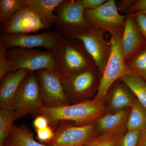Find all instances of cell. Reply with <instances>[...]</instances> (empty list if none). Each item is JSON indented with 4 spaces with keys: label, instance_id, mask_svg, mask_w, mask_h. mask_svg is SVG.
Masks as SVG:
<instances>
[{
    "label": "cell",
    "instance_id": "4fadbf2b",
    "mask_svg": "<svg viewBox=\"0 0 146 146\" xmlns=\"http://www.w3.org/2000/svg\"><path fill=\"white\" fill-rule=\"evenodd\" d=\"M46 29L33 9L25 5L21 7L1 29L4 35L32 33Z\"/></svg>",
    "mask_w": 146,
    "mask_h": 146
},
{
    "label": "cell",
    "instance_id": "6da1fadb",
    "mask_svg": "<svg viewBox=\"0 0 146 146\" xmlns=\"http://www.w3.org/2000/svg\"><path fill=\"white\" fill-rule=\"evenodd\" d=\"M55 58L54 72L60 78L97 68L82 42L62 37L52 51Z\"/></svg>",
    "mask_w": 146,
    "mask_h": 146
},
{
    "label": "cell",
    "instance_id": "4316f807",
    "mask_svg": "<svg viewBox=\"0 0 146 146\" xmlns=\"http://www.w3.org/2000/svg\"><path fill=\"white\" fill-rule=\"evenodd\" d=\"M7 49L4 45L0 44V81L12 70V64L7 56Z\"/></svg>",
    "mask_w": 146,
    "mask_h": 146
},
{
    "label": "cell",
    "instance_id": "52a82bcc",
    "mask_svg": "<svg viewBox=\"0 0 146 146\" xmlns=\"http://www.w3.org/2000/svg\"><path fill=\"white\" fill-rule=\"evenodd\" d=\"M67 98L75 104L89 100L96 92L100 76L97 68L84 72L60 78Z\"/></svg>",
    "mask_w": 146,
    "mask_h": 146
},
{
    "label": "cell",
    "instance_id": "cb8c5ba5",
    "mask_svg": "<svg viewBox=\"0 0 146 146\" xmlns=\"http://www.w3.org/2000/svg\"><path fill=\"white\" fill-rule=\"evenodd\" d=\"M13 110L0 109V146H3L16 121Z\"/></svg>",
    "mask_w": 146,
    "mask_h": 146
},
{
    "label": "cell",
    "instance_id": "7c38bea8",
    "mask_svg": "<svg viewBox=\"0 0 146 146\" xmlns=\"http://www.w3.org/2000/svg\"><path fill=\"white\" fill-rule=\"evenodd\" d=\"M44 106L59 107L70 104L59 76L55 72L42 70L35 72Z\"/></svg>",
    "mask_w": 146,
    "mask_h": 146
},
{
    "label": "cell",
    "instance_id": "836d02e7",
    "mask_svg": "<svg viewBox=\"0 0 146 146\" xmlns=\"http://www.w3.org/2000/svg\"><path fill=\"white\" fill-rule=\"evenodd\" d=\"M138 146H146V129L142 132Z\"/></svg>",
    "mask_w": 146,
    "mask_h": 146
},
{
    "label": "cell",
    "instance_id": "8992f818",
    "mask_svg": "<svg viewBox=\"0 0 146 146\" xmlns=\"http://www.w3.org/2000/svg\"><path fill=\"white\" fill-rule=\"evenodd\" d=\"M43 106L36 73L31 72L22 82L14 98L13 110L15 119L29 114L36 115Z\"/></svg>",
    "mask_w": 146,
    "mask_h": 146
},
{
    "label": "cell",
    "instance_id": "277c9868",
    "mask_svg": "<svg viewBox=\"0 0 146 146\" xmlns=\"http://www.w3.org/2000/svg\"><path fill=\"white\" fill-rule=\"evenodd\" d=\"M7 56L12 64L11 72L21 69L34 72L42 70L54 72L55 58L52 51L14 48L7 49Z\"/></svg>",
    "mask_w": 146,
    "mask_h": 146
},
{
    "label": "cell",
    "instance_id": "603a6c76",
    "mask_svg": "<svg viewBox=\"0 0 146 146\" xmlns=\"http://www.w3.org/2000/svg\"><path fill=\"white\" fill-rule=\"evenodd\" d=\"M25 5V0L0 1V28H2L11 18Z\"/></svg>",
    "mask_w": 146,
    "mask_h": 146
},
{
    "label": "cell",
    "instance_id": "5b68a950",
    "mask_svg": "<svg viewBox=\"0 0 146 146\" xmlns=\"http://www.w3.org/2000/svg\"><path fill=\"white\" fill-rule=\"evenodd\" d=\"M82 0L65 1L55 10L54 26L63 37L72 39L76 34L91 25L84 16Z\"/></svg>",
    "mask_w": 146,
    "mask_h": 146
},
{
    "label": "cell",
    "instance_id": "ac0fdd59",
    "mask_svg": "<svg viewBox=\"0 0 146 146\" xmlns=\"http://www.w3.org/2000/svg\"><path fill=\"white\" fill-rule=\"evenodd\" d=\"M65 0H25V5L32 9L40 18L47 31L54 25L56 9Z\"/></svg>",
    "mask_w": 146,
    "mask_h": 146
},
{
    "label": "cell",
    "instance_id": "f1b7e54d",
    "mask_svg": "<svg viewBox=\"0 0 146 146\" xmlns=\"http://www.w3.org/2000/svg\"><path fill=\"white\" fill-rule=\"evenodd\" d=\"M133 15L139 31L146 41V12H140Z\"/></svg>",
    "mask_w": 146,
    "mask_h": 146
},
{
    "label": "cell",
    "instance_id": "484cf974",
    "mask_svg": "<svg viewBox=\"0 0 146 146\" xmlns=\"http://www.w3.org/2000/svg\"><path fill=\"white\" fill-rule=\"evenodd\" d=\"M142 132L126 130L121 135L116 146H138Z\"/></svg>",
    "mask_w": 146,
    "mask_h": 146
},
{
    "label": "cell",
    "instance_id": "7402d4cb",
    "mask_svg": "<svg viewBox=\"0 0 146 146\" xmlns=\"http://www.w3.org/2000/svg\"><path fill=\"white\" fill-rule=\"evenodd\" d=\"M134 75L146 79V44L131 59L126 63Z\"/></svg>",
    "mask_w": 146,
    "mask_h": 146
},
{
    "label": "cell",
    "instance_id": "44dd1931",
    "mask_svg": "<svg viewBox=\"0 0 146 146\" xmlns=\"http://www.w3.org/2000/svg\"><path fill=\"white\" fill-rule=\"evenodd\" d=\"M129 88L143 106L146 109V81L134 75H128L120 79Z\"/></svg>",
    "mask_w": 146,
    "mask_h": 146
},
{
    "label": "cell",
    "instance_id": "e575fe53",
    "mask_svg": "<svg viewBox=\"0 0 146 146\" xmlns=\"http://www.w3.org/2000/svg\"></svg>",
    "mask_w": 146,
    "mask_h": 146
},
{
    "label": "cell",
    "instance_id": "5bb4252c",
    "mask_svg": "<svg viewBox=\"0 0 146 146\" xmlns=\"http://www.w3.org/2000/svg\"><path fill=\"white\" fill-rule=\"evenodd\" d=\"M121 40V48L125 63L146 45V41L136 25L133 15H126Z\"/></svg>",
    "mask_w": 146,
    "mask_h": 146
},
{
    "label": "cell",
    "instance_id": "f546056e",
    "mask_svg": "<svg viewBox=\"0 0 146 146\" xmlns=\"http://www.w3.org/2000/svg\"><path fill=\"white\" fill-rule=\"evenodd\" d=\"M140 12H146V0L136 1L132 7L126 13V15Z\"/></svg>",
    "mask_w": 146,
    "mask_h": 146
},
{
    "label": "cell",
    "instance_id": "ba28073f",
    "mask_svg": "<svg viewBox=\"0 0 146 146\" xmlns=\"http://www.w3.org/2000/svg\"><path fill=\"white\" fill-rule=\"evenodd\" d=\"M84 16L92 26L108 32L110 35L122 36L126 16L119 13L115 0H108L94 9H85Z\"/></svg>",
    "mask_w": 146,
    "mask_h": 146
},
{
    "label": "cell",
    "instance_id": "e0dca14e",
    "mask_svg": "<svg viewBox=\"0 0 146 146\" xmlns=\"http://www.w3.org/2000/svg\"><path fill=\"white\" fill-rule=\"evenodd\" d=\"M130 108L119 112L106 114L96 121V130L97 134L124 132Z\"/></svg>",
    "mask_w": 146,
    "mask_h": 146
},
{
    "label": "cell",
    "instance_id": "ffe728a7",
    "mask_svg": "<svg viewBox=\"0 0 146 146\" xmlns=\"http://www.w3.org/2000/svg\"><path fill=\"white\" fill-rule=\"evenodd\" d=\"M126 128L141 132L146 129V109L136 98L130 108Z\"/></svg>",
    "mask_w": 146,
    "mask_h": 146
},
{
    "label": "cell",
    "instance_id": "1f68e13d",
    "mask_svg": "<svg viewBox=\"0 0 146 146\" xmlns=\"http://www.w3.org/2000/svg\"><path fill=\"white\" fill-rule=\"evenodd\" d=\"M33 125L35 129H39L49 126V122L48 119L45 116L38 115L34 119L33 122Z\"/></svg>",
    "mask_w": 146,
    "mask_h": 146
},
{
    "label": "cell",
    "instance_id": "d6a6232c",
    "mask_svg": "<svg viewBox=\"0 0 146 146\" xmlns=\"http://www.w3.org/2000/svg\"><path fill=\"white\" fill-rule=\"evenodd\" d=\"M107 0H82L84 9H94L103 4Z\"/></svg>",
    "mask_w": 146,
    "mask_h": 146
},
{
    "label": "cell",
    "instance_id": "9c48e42d",
    "mask_svg": "<svg viewBox=\"0 0 146 146\" xmlns=\"http://www.w3.org/2000/svg\"><path fill=\"white\" fill-rule=\"evenodd\" d=\"M105 32L90 25L82 30L72 39H78L82 42L95 61L100 78L110 51V42H107L104 38Z\"/></svg>",
    "mask_w": 146,
    "mask_h": 146
},
{
    "label": "cell",
    "instance_id": "9a60e30c",
    "mask_svg": "<svg viewBox=\"0 0 146 146\" xmlns=\"http://www.w3.org/2000/svg\"><path fill=\"white\" fill-rule=\"evenodd\" d=\"M31 72L21 69L8 73L1 81L0 107L13 110V102L22 82Z\"/></svg>",
    "mask_w": 146,
    "mask_h": 146
},
{
    "label": "cell",
    "instance_id": "30bf717a",
    "mask_svg": "<svg viewBox=\"0 0 146 146\" xmlns=\"http://www.w3.org/2000/svg\"><path fill=\"white\" fill-rule=\"evenodd\" d=\"M96 121L86 125H76L69 122L60 123L47 146H84L98 136Z\"/></svg>",
    "mask_w": 146,
    "mask_h": 146
},
{
    "label": "cell",
    "instance_id": "d4e9b609",
    "mask_svg": "<svg viewBox=\"0 0 146 146\" xmlns=\"http://www.w3.org/2000/svg\"><path fill=\"white\" fill-rule=\"evenodd\" d=\"M125 131L100 134L84 146H116L120 136Z\"/></svg>",
    "mask_w": 146,
    "mask_h": 146
},
{
    "label": "cell",
    "instance_id": "8fae6325",
    "mask_svg": "<svg viewBox=\"0 0 146 146\" xmlns=\"http://www.w3.org/2000/svg\"><path fill=\"white\" fill-rule=\"evenodd\" d=\"M61 37L57 31H47L39 34H1L0 44L4 45L7 49L14 48L33 49L42 47L52 51Z\"/></svg>",
    "mask_w": 146,
    "mask_h": 146
},
{
    "label": "cell",
    "instance_id": "4dcf8cb0",
    "mask_svg": "<svg viewBox=\"0 0 146 146\" xmlns=\"http://www.w3.org/2000/svg\"><path fill=\"white\" fill-rule=\"evenodd\" d=\"M136 1L134 0H122L116 2V6L119 11L126 13Z\"/></svg>",
    "mask_w": 146,
    "mask_h": 146
},
{
    "label": "cell",
    "instance_id": "3957f363",
    "mask_svg": "<svg viewBox=\"0 0 146 146\" xmlns=\"http://www.w3.org/2000/svg\"><path fill=\"white\" fill-rule=\"evenodd\" d=\"M121 36L111 35L109 58L101 77L96 94L94 99L104 101L105 98L113 84L124 76L133 75L126 65L121 48Z\"/></svg>",
    "mask_w": 146,
    "mask_h": 146
},
{
    "label": "cell",
    "instance_id": "d6986e66",
    "mask_svg": "<svg viewBox=\"0 0 146 146\" xmlns=\"http://www.w3.org/2000/svg\"><path fill=\"white\" fill-rule=\"evenodd\" d=\"M3 146H47L35 140L34 134L26 125L13 124Z\"/></svg>",
    "mask_w": 146,
    "mask_h": 146
},
{
    "label": "cell",
    "instance_id": "83f0119b",
    "mask_svg": "<svg viewBox=\"0 0 146 146\" xmlns=\"http://www.w3.org/2000/svg\"><path fill=\"white\" fill-rule=\"evenodd\" d=\"M35 130L37 139L44 144L51 141L54 136V131L50 126Z\"/></svg>",
    "mask_w": 146,
    "mask_h": 146
},
{
    "label": "cell",
    "instance_id": "7a4b0ae2",
    "mask_svg": "<svg viewBox=\"0 0 146 146\" xmlns=\"http://www.w3.org/2000/svg\"><path fill=\"white\" fill-rule=\"evenodd\" d=\"M104 101L90 100L74 104L59 107L42 106L36 115L45 116L50 125L56 126L62 122H72L76 125H87L106 114Z\"/></svg>",
    "mask_w": 146,
    "mask_h": 146
},
{
    "label": "cell",
    "instance_id": "2e32d148",
    "mask_svg": "<svg viewBox=\"0 0 146 146\" xmlns=\"http://www.w3.org/2000/svg\"><path fill=\"white\" fill-rule=\"evenodd\" d=\"M109 97L107 112L113 113L130 108L136 97L120 80L110 87L107 94Z\"/></svg>",
    "mask_w": 146,
    "mask_h": 146
}]
</instances>
